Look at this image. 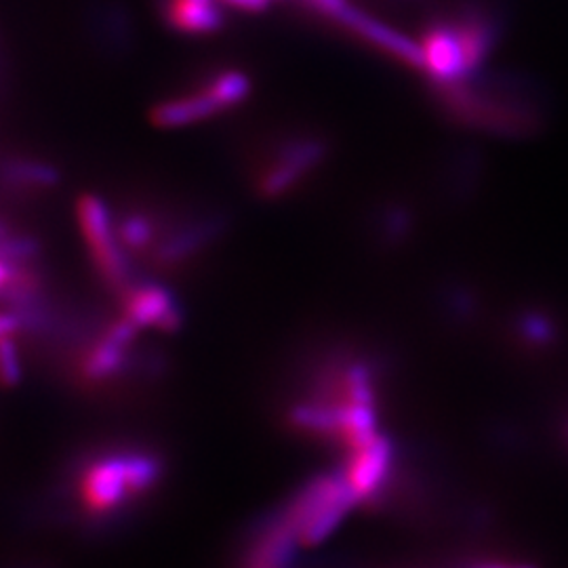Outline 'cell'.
I'll return each mask as SVG.
<instances>
[{
    "instance_id": "cell-7",
    "label": "cell",
    "mask_w": 568,
    "mask_h": 568,
    "mask_svg": "<svg viewBox=\"0 0 568 568\" xmlns=\"http://www.w3.org/2000/svg\"><path fill=\"white\" fill-rule=\"evenodd\" d=\"M305 4L331 20H337L339 13L349 4V0H304Z\"/></svg>"
},
{
    "instance_id": "cell-3",
    "label": "cell",
    "mask_w": 568,
    "mask_h": 568,
    "mask_svg": "<svg viewBox=\"0 0 568 568\" xmlns=\"http://www.w3.org/2000/svg\"><path fill=\"white\" fill-rule=\"evenodd\" d=\"M392 464L394 445L384 434H377L363 447L352 448V457L344 467V474L358 501L373 499L384 488Z\"/></svg>"
},
{
    "instance_id": "cell-10",
    "label": "cell",
    "mask_w": 568,
    "mask_h": 568,
    "mask_svg": "<svg viewBox=\"0 0 568 568\" xmlns=\"http://www.w3.org/2000/svg\"><path fill=\"white\" fill-rule=\"evenodd\" d=\"M192 2H215V0H192Z\"/></svg>"
},
{
    "instance_id": "cell-8",
    "label": "cell",
    "mask_w": 568,
    "mask_h": 568,
    "mask_svg": "<svg viewBox=\"0 0 568 568\" xmlns=\"http://www.w3.org/2000/svg\"><path fill=\"white\" fill-rule=\"evenodd\" d=\"M224 2L232 7H239V9H246V11H262L270 4V0H224Z\"/></svg>"
},
{
    "instance_id": "cell-9",
    "label": "cell",
    "mask_w": 568,
    "mask_h": 568,
    "mask_svg": "<svg viewBox=\"0 0 568 568\" xmlns=\"http://www.w3.org/2000/svg\"><path fill=\"white\" fill-rule=\"evenodd\" d=\"M471 568H535V567H527V565H476V567Z\"/></svg>"
},
{
    "instance_id": "cell-6",
    "label": "cell",
    "mask_w": 568,
    "mask_h": 568,
    "mask_svg": "<svg viewBox=\"0 0 568 568\" xmlns=\"http://www.w3.org/2000/svg\"><path fill=\"white\" fill-rule=\"evenodd\" d=\"M525 333L532 342H548L551 337V326L541 316H528L525 321Z\"/></svg>"
},
{
    "instance_id": "cell-5",
    "label": "cell",
    "mask_w": 568,
    "mask_h": 568,
    "mask_svg": "<svg viewBox=\"0 0 568 568\" xmlns=\"http://www.w3.org/2000/svg\"><path fill=\"white\" fill-rule=\"evenodd\" d=\"M169 21L185 32H213L222 26V11L215 2H192V0H169Z\"/></svg>"
},
{
    "instance_id": "cell-1",
    "label": "cell",
    "mask_w": 568,
    "mask_h": 568,
    "mask_svg": "<svg viewBox=\"0 0 568 568\" xmlns=\"http://www.w3.org/2000/svg\"><path fill=\"white\" fill-rule=\"evenodd\" d=\"M358 497L347 485L345 474H326L312 480L293 501L284 525L297 539V546L312 548L323 544L345 520L349 509L358 506Z\"/></svg>"
},
{
    "instance_id": "cell-4",
    "label": "cell",
    "mask_w": 568,
    "mask_h": 568,
    "mask_svg": "<svg viewBox=\"0 0 568 568\" xmlns=\"http://www.w3.org/2000/svg\"><path fill=\"white\" fill-rule=\"evenodd\" d=\"M335 21H339L347 30L361 34L366 41L373 42L375 47L384 49V51L392 53V55H396L398 60L405 61L408 65H413L417 70H424L422 44L410 41L403 32H398V30L389 28L386 23L366 16L363 11L354 9L352 4H347Z\"/></svg>"
},
{
    "instance_id": "cell-2",
    "label": "cell",
    "mask_w": 568,
    "mask_h": 568,
    "mask_svg": "<svg viewBox=\"0 0 568 568\" xmlns=\"http://www.w3.org/2000/svg\"><path fill=\"white\" fill-rule=\"evenodd\" d=\"M424 70L440 84H457L476 72V61L467 44L464 23H438L422 42Z\"/></svg>"
}]
</instances>
